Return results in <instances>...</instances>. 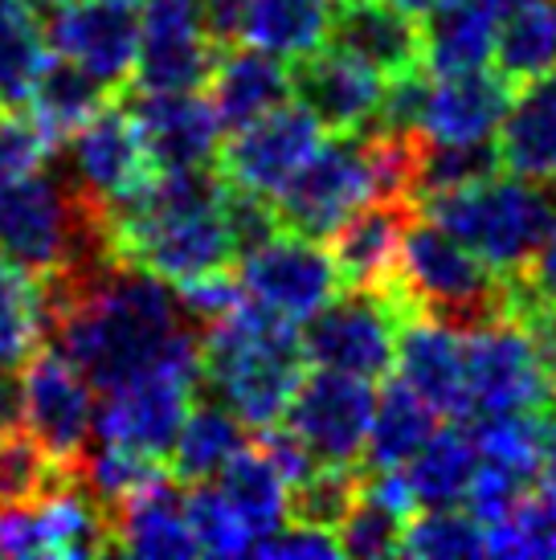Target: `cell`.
Returning <instances> with one entry per match:
<instances>
[{"instance_id": "cell-1", "label": "cell", "mask_w": 556, "mask_h": 560, "mask_svg": "<svg viewBox=\"0 0 556 560\" xmlns=\"http://www.w3.org/2000/svg\"><path fill=\"white\" fill-rule=\"evenodd\" d=\"M42 291L46 340L74 360L94 393L155 369L201 373V331L185 319L172 282L152 270L119 262L82 287L42 275Z\"/></svg>"}, {"instance_id": "cell-2", "label": "cell", "mask_w": 556, "mask_h": 560, "mask_svg": "<svg viewBox=\"0 0 556 560\" xmlns=\"http://www.w3.org/2000/svg\"><path fill=\"white\" fill-rule=\"evenodd\" d=\"M303 373L308 360L299 348V327L246 299L201 327V389L242 418L250 434L282 421Z\"/></svg>"}, {"instance_id": "cell-3", "label": "cell", "mask_w": 556, "mask_h": 560, "mask_svg": "<svg viewBox=\"0 0 556 560\" xmlns=\"http://www.w3.org/2000/svg\"><path fill=\"white\" fill-rule=\"evenodd\" d=\"M414 209L459 237L495 275H520L556 221V185L499 168L475 185L426 197Z\"/></svg>"}, {"instance_id": "cell-4", "label": "cell", "mask_w": 556, "mask_h": 560, "mask_svg": "<svg viewBox=\"0 0 556 560\" xmlns=\"http://www.w3.org/2000/svg\"><path fill=\"white\" fill-rule=\"evenodd\" d=\"M405 312L438 315L454 327H475L508 312V275H495L438 221L414 218L405 225L397 275L389 282Z\"/></svg>"}, {"instance_id": "cell-5", "label": "cell", "mask_w": 556, "mask_h": 560, "mask_svg": "<svg viewBox=\"0 0 556 560\" xmlns=\"http://www.w3.org/2000/svg\"><path fill=\"white\" fill-rule=\"evenodd\" d=\"M556 401V369L532 319L491 315L463 327V418L544 413Z\"/></svg>"}, {"instance_id": "cell-6", "label": "cell", "mask_w": 556, "mask_h": 560, "mask_svg": "<svg viewBox=\"0 0 556 560\" xmlns=\"http://www.w3.org/2000/svg\"><path fill=\"white\" fill-rule=\"evenodd\" d=\"M405 315L409 312L393 287L336 291L320 312L299 324L303 360L311 369L352 373L377 385L393 373V348Z\"/></svg>"}, {"instance_id": "cell-7", "label": "cell", "mask_w": 556, "mask_h": 560, "mask_svg": "<svg viewBox=\"0 0 556 560\" xmlns=\"http://www.w3.org/2000/svg\"><path fill=\"white\" fill-rule=\"evenodd\" d=\"M377 197H381V180H377L372 136L369 131H332L327 140L315 143L303 168L270 201H275L282 230L324 242L352 209Z\"/></svg>"}, {"instance_id": "cell-8", "label": "cell", "mask_w": 556, "mask_h": 560, "mask_svg": "<svg viewBox=\"0 0 556 560\" xmlns=\"http://www.w3.org/2000/svg\"><path fill=\"white\" fill-rule=\"evenodd\" d=\"M238 287H242L246 303L299 327L308 315L320 312L344 282L320 237L278 230L263 246L238 254Z\"/></svg>"}, {"instance_id": "cell-9", "label": "cell", "mask_w": 556, "mask_h": 560, "mask_svg": "<svg viewBox=\"0 0 556 560\" xmlns=\"http://www.w3.org/2000/svg\"><path fill=\"white\" fill-rule=\"evenodd\" d=\"M372 381L332 369H311L299 376L291 401L282 409V430L327 467H356L364 454L372 418Z\"/></svg>"}, {"instance_id": "cell-10", "label": "cell", "mask_w": 556, "mask_h": 560, "mask_svg": "<svg viewBox=\"0 0 556 560\" xmlns=\"http://www.w3.org/2000/svg\"><path fill=\"white\" fill-rule=\"evenodd\" d=\"M21 421L25 434L42 442V451L74 467L82 451L94 442V385L78 373V364L54 343H42L21 364Z\"/></svg>"}, {"instance_id": "cell-11", "label": "cell", "mask_w": 556, "mask_h": 560, "mask_svg": "<svg viewBox=\"0 0 556 560\" xmlns=\"http://www.w3.org/2000/svg\"><path fill=\"white\" fill-rule=\"evenodd\" d=\"M54 156H58V172L70 180V188L103 209L127 201L155 176L136 119L119 103H107L99 115H91L70 140L54 148Z\"/></svg>"}, {"instance_id": "cell-12", "label": "cell", "mask_w": 556, "mask_h": 560, "mask_svg": "<svg viewBox=\"0 0 556 560\" xmlns=\"http://www.w3.org/2000/svg\"><path fill=\"white\" fill-rule=\"evenodd\" d=\"M320 140H324V127L315 124V115L287 98L258 119L233 127L221 140L213 168L221 172L225 185L258 192V197H275L278 188L303 168V160L315 152Z\"/></svg>"}, {"instance_id": "cell-13", "label": "cell", "mask_w": 556, "mask_h": 560, "mask_svg": "<svg viewBox=\"0 0 556 560\" xmlns=\"http://www.w3.org/2000/svg\"><path fill=\"white\" fill-rule=\"evenodd\" d=\"M197 389V369H155L115 389H103V401H94V438L119 442L164 463Z\"/></svg>"}, {"instance_id": "cell-14", "label": "cell", "mask_w": 556, "mask_h": 560, "mask_svg": "<svg viewBox=\"0 0 556 560\" xmlns=\"http://www.w3.org/2000/svg\"><path fill=\"white\" fill-rule=\"evenodd\" d=\"M49 54H58L111 94H124L136 74L139 9L124 0H66L42 16Z\"/></svg>"}, {"instance_id": "cell-15", "label": "cell", "mask_w": 556, "mask_h": 560, "mask_svg": "<svg viewBox=\"0 0 556 560\" xmlns=\"http://www.w3.org/2000/svg\"><path fill=\"white\" fill-rule=\"evenodd\" d=\"M475 438V479L466 487V512L479 524H491L541 487L544 438L541 413H499V418H466Z\"/></svg>"}, {"instance_id": "cell-16", "label": "cell", "mask_w": 556, "mask_h": 560, "mask_svg": "<svg viewBox=\"0 0 556 560\" xmlns=\"http://www.w3.org/2000/svg\"><path fill=\"white\" fill-rule=\"evenodd\" d=\"M217 54L201 0H139L136 91H205Z\"/></svg>"}, {"instance_id": "cell-17", "label": "cell", "mask_w": 556, "mask_h": 560, "mask_svg": "<svg viewBox=\"0 0 556 560\" xmlns=\"http://www.w3.org/2000/svg\"><path fill=\"white\" fill-rule=\"evenodd\" d=\"M131 119L139 127L143 152L155 172L213 168L225 127L217 119L205 91H131L127 86Z\"/></svg>"}, {"instance_id": "cell-18", "label": "cell", "mask_w": 556, "mask_h": 560, "mask_svg": "<svg viewBox=\"0 0 556 560\" xmlns=\"http://www.w3.org/2000/svg\"><path fill=\"white\" fill-rule=\"evenodd\" d=\"M385 79L336 46H320L291 62V98L315 115L324 131H364L377 119Z\"/></svg>"}, {"instance_id": "cell-19", "label": "cell", "mask_w": 556, "mask_h": 560, "mask_svg": "<svg viewBox=\"0 0 556 560\" xmlns=\"http://www.w3.org/2000/svg\"><path fill=\"white\" fill-rule=\"evenodd\" d=\"M508 94L511 82L491 66L459 70V74H430L421 110H417V140H495Z\"/></svg>"}, {"instance_id": "cell-20", "label": "cell", "mask_w": 556, "mask_h": 560, "mask_svg": "<svg viewBox=\"0 0 556 560\" xmlns=\"http://www.w3.org/2000/svg\"><path fill=\"white\" fill-rule=\"evenodd\" d=\"M111 540H115V552H127V557H197V540L188 532L185 515V482L164 467L155 479L119 499L111 508Z\"/></svg>"}, {"instance_id": "cell-21", "label": "cell", "mask_w": 556, "mask_h": 560, "mask_svg": "<svg viewBox=\"0 0 556 560\" xmlns=\"http://www.w3.org/2000/svg\"><path fill=\"white\" fill-rule=\"evenodd\" d=\"M372 66L381 79L421 66V21L393 0H336L327 42Z\"/></svg>"}, {"instance_id": "cell-22", "label": "cell", "mask_w": 556, "mask_h": 560, "mask_svg": "<svg viewBox=\"0 0 556 560\" xmlns=\"http://www.w3.org/2000/svg\"><path fill=\"white\" fill-rule=\"evenodd\" d=\"M393 369L438 413L463 418V327L438 315L409 312L397 327Z\"/></svg>"}, {"instance_id": "cell-23", "label": "cell", "mask_w": 556, "mask_h": 560, "mask_svg": "<svg viewBox=\"0 0 556 560\" xmlns=\"http://www.w3.org/2000/svg\"><path fill=\"white\" fill-rule=\"evenodd\" d=\"M414 218L409 201H364L324 237L344 287H389L397 275L405 225Z\"/></svg>"}, {"instance_id": "cell-24", "label": "cell", "mask_w": 556, "mask_h": 560, "mask_svg": "<svg viewBox=\"0 0 556 560\" xmlns=\"http://www.w3.org/2000/svg\"><path fill=\"white\" fill-rule=\"evenodd\" d=\"M495 152L503 172L556 185V70L511 86L495 127Z\"/></svg>"}, {"instance_id": "cell-25", "label": "cell", "mask_w": 556, "mask_h": 560, "mask_svg": "<svg viewBox=\"0 0 556 560\" xmlns=\"http://www.w3.org/2000/svg\"><path fill=\"white\" fill-rule=\"evenodd\" d=\"M205 94H209L221 127L233 131L291 98V62H282L266 49L233 42L217 54Z\"/></svg>"}, {"instance_id": "cell-26", "label": "cell", "mask_w": 556, "mask_h": 560, "mask_svg": "<svg viewBox=\"0 0 556 560\" xmlns=\"http://www.w3.org/2000/svg\"><path fill=\"white\" fill-rule=\"evenodd\" d=\"M209 482L221 491V499L233 508V515L242 520V528L250 532V552H254L258 540H266L270 532L287 524V491H291V482L282 479V470L270 463V454L258 442H246Z\"/></svg>"}, {"instance_id": "cell-27", "label": "cell", "mask_w": 556, "mask_h": 560, "mask_svg": "<svg viewBox=\"0 0 556 560\" xmlns=\"http://www.w3.org/2000/svg\"><path fill=\"white\" fill-rule=\"evenodd\" d=\"M495 9L479 0H447L430 9L421 21V66L430 74H459L491 66L495 46Z\"/></svg>"}, {"instance_id": "cell-28", "label": "cell", "mask_w": 556, "mask_h": 560, "mask_svg": "<svg viewBox=\"0 0 556 560\" xmlns=\"http://www.w3.org/2000/svg\"><path fill=\"white\" fill-rule=\"evenodd\" d=\"M438 409L426 397H417L402 376H385V385L372 397L369 438H364V467L369 470H402L414 451L433 434Z\"/></svg>"}, {"instance_id": "cell-29", "label": "cell", "mask_w": 556, "mask_h": 560, "mask_svg": "<svg viewBox=\"0 0 556 560\" xmlns=\"http://www.w3.org/2000/svg\"><path fill=\"white\" fill-rule=\"evenodd\" d=\"M246 442L250 430L242 425V418H233L225 405L205 393V397H193V405L185 409V421L172 438L164 467L185 487L188 482H209Z\"/></svg>"}, {"instance_id": "cell-30", "label": "cell", "mask_w": 556, "mask_h": 560, "mask_svg": "<svg viewBox=\"0 0 556 560\" xmlns=\"http://www.w3.org/2000/svg\"><path fill=\"white\" fill-rule=\"evenodd\" d=\"M336 0H242L238 42L266 49L282 62L308 58L327 42Z\"/></svg>"}, {"instance_id": "cell-31", "label": "cell", "mask_w": 556, "mask_h": 560, "mask_svg": "<svg viewBox=\"0 0 556 560\" xmlns=\"http://www.w3.org/2000/svg\"><path fill=\"white\" fill-rule=\"evenodd\" d=\"M491 70L511 86L556 70V0H511L495 16Z\"/></svg>"}, {"instance_id": "cell-32", "label": "cell", "mask_w": 556, "mask_h": 560, "mask_svg": "<svg viewBox=\"0 0 556 560\" xmlns=\"http://www.w3.org/2000/svg\"><path fill=\"white\" fill-rule=\"evenodd\" d=\"M417 508H454L475 479V438L471 425H433V434L402 467Z\"/></svg>"}, {"instance_id": "cell-33", "label": "cell", "mask_w": 556, "mask_h": 560, "mask_svg": "<svg viewBox=\"0 0 556 560\" xmlns=\"http://www.w3.org/2000/svg\"><path fill=\"white\" fill-rule=\"evenodd\" d=\"M107 98L111 91L103 82H94L86 70H78L74 62H66L58 54H49L37 82H33L30 98H25V110H30L33 124L42 127L49 140H54V148H58L91 115H99V110L107 107Z\"/></svg>"}, {"instance_id": "cell-34", "label": "cell", "mask_w": 556, "mask_h": 560, "mask_svg": "<svg viewBox=\"0 0 556 560\" xmlns=\"http://www.w3.org/2000/svg\"><path fill=\"white\" fill-rule=\"evenodd\" d=\"M46 343L42 275L0 254V369H21Z\"/></svg>"}, {"instance_id": "cell-35", "label": "cell", "mask_w": 556, "mask_h": 560, "mask_svg": "<svg viewBox=\"0 0 556 560\" xmlns=\"http://www.w3.org/2000/svg\"><path fill=\"white\" fill-rule=\"evenodd\" d=\"M49 58L46 25L30 0H0V107L21 110Z\"/></svg>"}, {"instance_id": "cell-36", "label": "cell", "mask_w": 556, "mask_h": 560, "mask_svg": "<svg viewBox=\"0 0 556 560\" xmlns=\"http://www.w3.org/2000/svg\"><path fill=\"white\" fill-rule=\"evenodd\" d=\"M499 172V152L495 140H417L414 152V185H409V205L450 192V188L475 185L483 176Z\"/></svg>"}, {"instance_id": "cell-37", "label": "cell", "mask_w": 556, "mask_h": 560, "mask_svg": "<svg viewBox=\"0 0 556 560\" xmlns=\"http://www.w3.org/2000/svg\"><path fill=\"white\" fill-rule=\"evenodd\" d=\"M397 557H417V560L487 557V545H483V524L466 512L463 503H454V508H421L417 515L405 520L402 552H397Z\"/></svg>"}, {"instance_id": "cell-38", "label": "cell", "mask_w": 556, "mask_h": 560, "mask_svg": "<svg viewBox=\"0 0 556 560\" xmlns=\"http://www.w3.org/2000/svg\"><path fill=\"white\" fill-rule=\"evenodd\" d=\"M487 557H556V503L541 487L516 499L508 512L483 524Z\"/></svg>"}, {"instance_id": "cell-39", "label": "cell", "mask_w": 556, "mask_h": 560, "mask_svg": "<svg viewBox=\"0 0 556 560\" xmlns=\"http://www.w3.org/2000/svg\"><path fill=\"white\" fill-rule=\"evenodd\" d=\"M360 475H364V470H356V467H327V463H315L303 479L291 482V491H287V520L336 532L344 515L352 512L356 495H360Z\"/></svg>"}, {"instance_id": "cell-40", "label": "cell", "mask_w": 556, "mask_h": 560, "mask_svg": "<svg viewBox=\"0 0 556 560\" xmlns=\"http://www.w3.org/2000/svg\"><path fill=\"white\" fill-rule=\"evenodd\" d=\"M66 470H74V467L54 463V458L42 451L37 438H30L25 430H16V425L4 430V434H0V508L42 499L54 482L62 479Z\"/></svg>"}, {"instance_id": "cell-41", "label": "cell", "mask_w": 556, "mask_h": 560, "mask_svg": "<svg viewBox=\"0 0 556 560\" xmlns=\"http://www.w3.org/2000/svg\"><path fill=\"white\" fill-rule=\"evenodd\" d=\"M185 515L188 532L197 540V552H209V557H250V532L242 528V520L233 515V508L221 499L213 482H188Z\"/></svg>"}, {"instance_id": "cell-42", "label": "cell", "mask_w": 556, "mask_h": 560, "mask_svg": "<svg viewBox=\"0 0 556 560\" xmlns=\"http://www.w3.org/2000/svg\"><path fill=\"white\" fill-rule=\"evenodd\" d=\"M49 156H54V140L33 124L30 110L0 107V185L46 168Z\"/></svg>"}, {"instance_id": "cell-43", "label": "cell", "mask_w": 556, "mask_h": 560, "mask_svg": "<svg viewBox=\"0 0 556 560\" xmlns=\"http://www.w3.org/2000/svg\"><path fill=\"white\" fill-rule=\"evenodd\" d=\"M548 307H556V221L548 225V234L524 270L508 275V315L536 319Z\"/></svg>"}, {"instance_id": "cell-44", "label": "cell", "mask_w": 556, "mask_h": 560, "mask_svg": "<svg viewBox=\"0 0 556 560\" xmlns=\"http://www.w3.org/2000/svg\"><path fill=\"white\" fill-rule=\"evenodd\" d=\"M172 291H176V303H181L185 319L197 327V331L242 303V287H238L233 266L209 270V275H197V279H185V282H172Z\"/></svg>"}, {"instance_id": "cell-45", "label": "cell", "mask_w": 556, "mask_h": 560, "mask_svg": "<svg viewBox=\"0 0 556 560\" xmlns=\"http://www.w3.org/2000/svg\"><path fill=\"white\" fill-rule=\"evenodd\" d=\"M250 557H275V560H336L340 545H336V532L311 528L299 520H287L278 532H270L266 540L254 545Z\"/></svg>"}, {"instance_id": "cell-46", "label": "cell", "mask_w": 556, "mask_h": 560, "mask_svg": "<svg viewBox=\"0 0 556 560\" xmlns=\"http://www.w3.org/2000/svg\"><path fill=\"white\" fill-rule=\"evenodd\" d=\"M33 557H49L46 520H42L37 499L33 503L0 508V560H33Z\"/></svg>"}, {"instance_id": "cell-47", "label": "cell", "mask_w": 556, "mask_h": 560, "mask_svg": "<svg viewBox=\"0 0 556 560\" xmlns=\"http://www.w3.org/2000/svg\"><path fill=\"white\" fill-rule=\"evenodd\" d=\"M205 30L217 46L225 49L238 42V25H242V0H201Z\"/></svg>"}, {"instance_id": "cell-48", "label": "cell", "mask_w": 556, "mask_h": 560, "mask_svg": "<svg viewBox=\"0 0 556 560\" xmlns=\"http://www.w3.org/2000/svg\"><path fill=\"white\" fill-rule=\"evenodd\" d=\"M21 425V381L16 369H0V434Z\"/></svg>"}, {"instance_id": "cell-49", "label": "cell", "mask_w": 556, "mask_h": 560, "mask_svg": "<svg viewBox=\"0 0 556 560\" xmlns=\"http://www.w3.org/2000/svg\"><path fill=\"white\" fill-rule=\"evenodd\" d=\"M532 327H536L544 352H548V360H553V369H556V307H548V312L536 315V319H532Z\"/></svg>"}, {"instance_id": "cell-50", "label": "cell", "mask_w": 556, "mask_h": 560, "mask_svg": "<svg viewBox=\"0 0 556 560\" xmlns=\"http://www.w3.org/2000/svg\"><path fill=\"white\" fill-rule=\"evenodd\" d=\"M397 9H405V13H414V16H426L430 9H438V4H447V0H393Z\"/></svg>"}, {"instance_id": "cell-51", "label": "cell", "mask_w": 556, "mask_h": 560, "mask_svg": "<svg viewBox=\"0 0 556 560\" xmlns=\"http://www.w3.org/2000/svg\"><path fill=\"white\" fill-rule=\"evenodd\" d=\"M124 4H136V9H139V0H124Z\"/></svg>"}]
</instances>
